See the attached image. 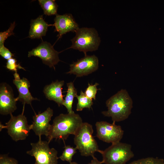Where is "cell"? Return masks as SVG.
I'll list each match as a JSON object with an SVG mask.
<instances>
[{
    "instance_id": "2e32d148",
    "label": "cell",
    "mask_w": 164,
    "mask_h": 164,
    "mask_svg": "<svg viewBox=\"0 0 164 164\" xmlns=\"http://www.w3.org/2000/svg\"><path fill=\"white\" fill-rule=\"evenodd\" d=\"M53 25L48 24L44 20L43 15H39L32 20L28 37L32 39H39L46 35L48 26Z\"/></svg>"
},
{
    "instance_id": "5bb4252c",
    "label": "cell",
    "mask_w": 164,
    "mask_h": 164,
    "mask_svg": "<svg viewBox=\"0 0 164 164\" xmlns=\"http://www.w3.org/2000/svg\"><path fill=\"white\" fill-rule=\"evenodd\" d=\"M14 76L13 83L16 86L19 93V95L16 98L17 101H20L25 105L26 104L31 105L32 101L33 100H38L37 98L34 97L31 95L29 90L30 83L26 78L23 77L21 79L17 73H15Z\"/></svg>"
},
{
    "instance_id": "83f0119b",
    "label": "cell",
    "mask_w": 164,
    "mask_h": 164,
    "mask_svg": "<svg viewBox=\"0 0 164 164\" xmlns=\"http://www.w3.org/2000/svg\"><path fill=\"white\" fill-rule=\"evenodd\" d=\"M70 164H78L75 162H71L70 163Z\"/></svg>"
},
{
    "instance_id": "9a60e30c",
    "label": "cell",
    "mask_w": 164,
    "mask_h": 164,
    "mask_svg": "<svg viewBox=\"0 0 164 164\" xmlns=\"http://www.w3.org/2000/svg\"><path fill=\"white\" fill-rule=\"evenodd\" d=\"M64 83L63 80L59 81L57 80L46 85L43 90L46 97L49 100L55 102L59 107L63 105L64 100L62 92Z\"/></svg>"
},
{
    "instance_id": "484cf974",
    "label": "cell",
    "mask_w": 164,
    "mask_h": 164,
    "mask_svg": "<svg viewBox=\"0 0 164 164\" xmlns=\"http://www.w3.org/2000/svg\"><path fill=\"white\" fill-rule=\"evenodd\" d=\"M0 55L7 60L11 58L14 55L4 45L0 46Z\"/></svg>"
},
{
    "instance_id": "44dd1931",
    "label": "cell",
    "mask_w": 164,
    "mask_h": 164,
    "mask_svg": "<svg viewBox=\"0 0 164 164\" xmlns=\"http://www.w3.org/2000/svg\"><path fill=\"white\" fill-rule=\"evenodd\" d=\"M128 164H164V160L153 157H147L134 161Z\"/></svg>"
},
{
    "instance_id": "7c38bea8",
    "label": "cell",
    "mask_w": 164,
    "mask_h": 164,
    "mask_svg": "<svg viewBox=\"0 0 164 164\" xmlns=\"http://www.w3.org/2000/svg\"><path fill=\"white\" fill-rule=\"evenodd\" d=\"M16 98L11 87L8 84L3 83L0 87V113L6 115L12 114L16 109Z\"/></svg>"
},
{
    "instance_id": "603a6c76",
    "label": "cell",
    "mask_w": 164,
    "mask_h": 164,
    "mask_svg": "<svg viewBox=\"0 0 164 164\" xmlns=\"http://www.w3.org/2000/svg\"><path fill=\"white\" fill-rule=\"evenodd\" d=\"M15 26V22H14L11 24L7 30L0 32V46L4 45L5 41L8 37L14 34L13 31Z\"/></svg>"
},
{
    "instance_id": "e0dca14e",
    "label": "cell",
    "mask_w": 164,
    "mask_h": 164,
    "mask_svg": "<svg viewBox=\"0 0 164 164\" xmlns=\"http://www.w3.org/2000/svg\"><path fill=\"white\" fill-rule=\"evenodd\" d=\"M67 93L63 105L66 108L69 113H72L74 112L72 109V105L73 99L77 95V91L75 87L73 82H70L67 84Z\"/></svg>"
},
{
    "instance_id": "7a4b0ae2",
    "label": "cell",
    "mask_w": 164,
    "mask_h": 164,
    "mask_svg": "<svg viewBox=\"0 0 164 164\" xmlns=\"http://www.w3.org/2000/svg\"><path fill=\"white\" fill-rule=\"evenodd\" d=\"M108 110L102 112L105 116L111 117L113 123L128 118L133 108V101L126 89H122L106 101Z\"/></svg>"
},
{
    "instance_id": "ac0fdd59",
    "label": "cell",
    "mask_w": 164,
    "mask_h": 164,
    "mask_svg": "<svg viewBox=\"0 0 164 164\" xmlns=\"http://www.w3.org/2000/svg\"><path fill=\"white\" fill-rule=\"evenodd\" d=\"M44 14L48 16L56 15L58 5L54 0H39Z\"/></svg>"
},
{
    "instance_id": "52a82bcc",
    "label": "cell",
    "mask_w": 164,
    "mask_h": 164,
    "mask_svg": "<svg viewBox=\"0 0 164 164\" xmlns=\"http://www.w3.org/2000/svg\"><path fill=\"white\" fill-rule=\"evenodd\" d=\"M48 141L39 138L36 143H31L32 149L26 153L34 157L35 164H57V151L54 148H50Z\"/></svg>"
},
{
    "instance_id": "8992f818",
    "label": "cell",
    "mask_w": 164,
    "mask_h": 164,
    "mask_svg": "<svg viewBox=\"0 0 164 164\" xmlns=\"http://www.w3.org/2000/svg\"><path fill=\"white\" fill-rule=\"evenodd\" d=\"M24 106L21 114L14 116L11 114L10 119L5 125L0 124V131L2 129H7L8 135L15 142L25 139L31 130V125H28L27 119L23 114Z\"/></svg>"
},
{
    "instance_id": "6da1fadb",
    "label": "cell",
    "mask_w": 164,
    "mask_h": 164,
    "mask_svg": "<svg viewBox=\"0 0 164 164\" xmlns=\"http://www.w3.org/2000/svg\"><path fill=\"white\" fill-rule=\"evenodd\" d=\"M80 115L74 112L61 114L53 119L47 137L49 143L53 139L66 140L70 135H75L83 123Z\"/></svg>"
},
{
    "instance_id": "3957f363",
    "label": "cell",
    "mask_w": 164,
    "mask_h": 164,
    "mask_svg": "<svg viewBox=\"0 0 164 164\" xmlns=\"http://www.w3.org/2000/svg\"><path fill=\"white\" fill-rule=\"evenodd\" d=\"M75 36L71 41V48L84 53L85 55L89 51L98 50L101 39L97 30L94 28L82 27L79 28L75 32Z\"/></svg>"
},
{
    "instance_id": "9c48e42d",
    "label": "cell",
    "mask_w": 164,
    "mask_h": 164,
    "mask_svg": "<svg viewBox=\"0 0 164 164\" xmlns=\"http://www.w3.org/2000/svg\"><path fill=\"white\" fill-rule=\"evenodd\" d=\"M59 53L50 43L45 41L29 51L28 56L29 57H38L42 60L44 64L55 69L54 66L60 61L59 57Z\"/></svg>"
},
{
    "instance_id": "ffe728a7",
    "label": "cell",
    "mask_w": 164,
    "mask_h": 164,
    "mask_svg": "<svg viewBox=\"0 0 164 164\" xmlns=\"http://www.w3.org/2000/svg\"><path fill=\"white\" fill-rule=\"evenodd\" d=\"M77 150L76 147L74 148L69 145H65L62 154L58 158L62 161H66L70 163L71 162L73 157L77 152Z\"/></svg>"
},
{
    "instance_id": "7402d4cb",
    "label": "cell",
    "mask_w": 164,
    "mask_h": 164,
    "mask_svg": "<svg viewBox=\"0 0 164 164\" xmlns=\"http://www.w3.org/2000/svg\"><path fill=\"white\" fill-rule=\"evenodd\" d=\"M99 85V84L96 83L93 85L88 84V86L86 89L84 93L86 96L88 97L95 100L97 91L100 90L97 88V86Z\"/></svg>"
},
{
    "instance_id": "5b68a950",
    "label": "cell",
    "mask_w": 164,
    "mask_h": 164,
    "mask_svg": "<svg viewBox=\"0 0 164 164\" xmlns=\"http://www.w3.org/2000/svg\"><path fill=\"white\" fill-rule=\"evenodd\" d=\"M102 155V163L126 164L134 155L129 144L120 142L112 144L104 150L98 152Z\"/></svg>"
},
{
    "instance_id": "ba28073f",
    "label": "cell",
    "mask_w": 164,
    "mask_h": 164,
    "mask_svg": "<svg viewBox=\"0 0 164 164\" xmlns=\"http://www.w3.org/2000/svg\"><path fill=\"white\" fill-rule=\"evenodd\" d=\"M96 136L100 140L108 143H114L120 142L124 131L121 127L114 123L105 121H97L95 124Z\"/></svg>"
},
{
    "instance_id": "30bf717a",
    "label": "cell",
    "mask_w": 164,
    "mask_h": 164,
    "mask_svg": "<svg viewBox=\"0 0 164 164\" xmlns=\"http://www.w3.org/2000/svg\"><path fill=\"white\" fill-rule=\"evenodd\" d=\"M70 70L67 74H73L76 77L87 76L96 71L99 67V60L94 55L84 56L70 65Z\"/></svg>"
},
{
    "instance_id": "8fae6325",
    "label": "cell",
    "mask_w": 164,
    "mask_h": 164,
    "mask_svg": "<svg viewBox=\"0 0 164 164\" xmlns=\"http://www.w3.org/2000/svg\"><path fill=\"white\" fill-rule=\"evenodd\" d=\"M53 114V109L49 107L42 113L35 114L33 116L31 129L39 136V138H41L42 135H45L46 137L48 136L51 126L50 122Z\"/></svg>"
},
{
    "instance_id": "4fadbf2b",
    "label": "cell",
    "mask_w": 164,
    "mask_h": 164,
    "mask_svg": "<svg viewBox=\"0 0 164 164\" xmlns=\"http://www.w3.org/2000/svg\"><path fill=\"white\" fill-rule=\"evenodd\" d=\"M53 25L55 32H58V39L63 35L70 32H75L79 28L72 14H66L63 15L57 14L54 19Z\"/></svg>"
},
{
    "instance_id": "d4e9b609",
    "label": "cell",
    "mask_w": 164,
    "mask_h": 164,
    "mask_svg": "<svg viewBox=\"0 0 164 164\" xmlns=\"http://www.w3.org/2000/svg\"><path fill=\"white\" fill-rule=\"evenodd\" d=\"M0 164H18V163L15 159L4 154L0 155Z\"/></svg>"
},
{
    "instance_id": "277c9868",
    "label": "cell",
    "mask_w": 164,
    "mask_h": 164,
    "mask_svg": "<svg viewBox=\"0 0 164 164\" xmlns=\"http://www.w3.org/2000/svg\"><path fill=\"white\" fill-rule=\"evenodd\" d=\"M93 126L87 122H83L74 135V142L82 156H94L100 150L97 143L93 136Z\"/></svg>"
},
{
    "instance_id": "d6986e66",
    "label": "cell",
    "mask_w": 164,
    "mask_h": 164,
    "mask_svg": "<svg viewBox=\"0 0 164 164\" xmlns=\"http://www.w3.org/2000/svg\"><path fill=\"white\" fill-rule=\"evenodd\" d=\"M76 97L78 100L76 109L77 111H82L85 108L90 109L91 108L93 104L92 99L87 97L82 91H81L80 95H77Z\"/></svg>"
},
{
    "instance_id": "cb8c5ba5",
    "label": "cell",
    "mask_w": 164,
    "mask_h": 164,
    "mask_svg": "<svg viewBox=\"0 0 164 164\" xmlns=\"http://www.w3.org/2000/svg\"><path fill=\"white\" fill-rule=\"evenodd\" d=\"M16 62V59L14 58H12L8 60L6 63V68L10 70L15 71V73H17V70L18 69L26 70L19 64H18Z\"/></svg>"
},
{
    "instance_id": "4316f807",
    "label": "cell",
    "mask_w": 164,
    "mask_h": 164,
    "mask_svg": "<svg viewBox=\"0 0 164 164\" xmlns=\"http://www.w3.org/2000/svg\"><path fill=\"white\" fill-rule=\"evenodd\" d=\"M93 159L91 162L88 164H102V161H99L98 159L94 156H92Z\"/></svg>"
}]
</instances>
